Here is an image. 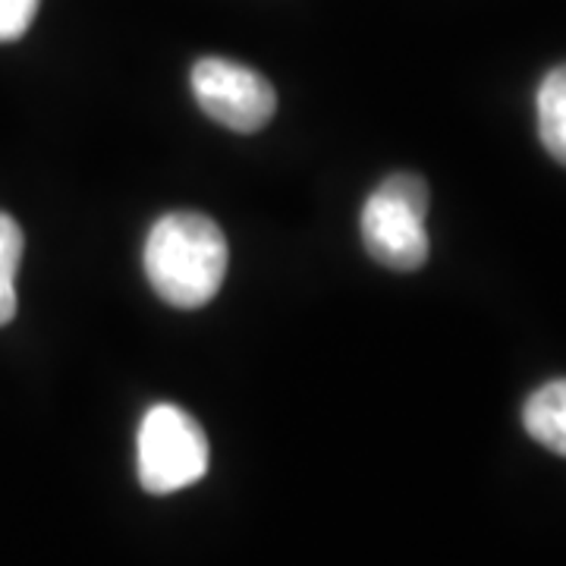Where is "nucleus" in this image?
Returning a JSON list of instances; mask_svg holds the SVG:
<instances>
[{"label":"nucleus","instance_id":"f257e3e1","mask_svg":"<svg viewBox=\"0 0 566 566\" xmlns=\"http://www.w3.org/2000/svg\"><path fill=\"white\" fill-rule=\"evenodd\" d=\"M230 249L218 223L199 211H170L145 240V277L174 308H202L227 277Z\"/></svg>","mask_w":566,"mask_h":566},{"label":"nucleus","instance_id":"f03ea898","mask_svg":"<svg viewBox=\"0 0 566 566\" xmlns=\"http://www.w3.org/2000/svg\"><path fill=\"white\" fill-rule=\"evenodd\" d=\"M428 205L431 192L416 174L387 177L363 208V243L368 255L394 271H416L428 262Z\"/></svg>","mask_w":566,"mask_h":566},{"label":"nucleus","instance_id":"7ed1b4c3","mask_svg":"<svg viewBox=\"0 0 566 566\" xmlns=\"http://www.w3.org/2000/svg\"><path fill=\"white\" fill-rule=\"evenodd\" d=\"M139 482L148 494H174L205 479L211 447L202 424L186 409L158 403L145 412L136 441Z\"/></svg>","mask_w":566,"mask_h":566},{"label":"nucleus","instance_id":"20e7f679","mask_svg":"<svg viewBox=\"0 0 566 566\" xmlns=\"http://www.w3.org/2000/svg\"><path fill=\"white\" fill-rule=\"evenodd\" d=\"M192 95L205 114L233 133H259L277 111V92L262 73L223 57L192 66Z\"/></svg>","mask_w":566,"mask_h":566},{"label":"nucleus","instance_id":"39448f33","mask_svg":"<svg viewBox=\"0 0 566 566\" xmlns=\"http://www.w3.org/2000/svg\"><path fill=\"white\" fill-rule=\"evenodd\" d=\"M523 424L532 441L554 450L557 457H566V378L538 387L528 397Z\"/></svg>","mask_w":566,"mask_h":566},{"label":"nucleus","instance_id":"423d86ee","mask_svg":"<svg viewBox=\"0 0 566 566\" xmlns=\"http://www.w3.org/2000/svg\"><path fill=\"white\" fill-rule=\"evenodd\" d=\"M538 136L554 161L566 167V63L551 70L538 85Z\"/></svg>","mask_w":566,"mask_h":566},{"label":"nucleus","instance_id":"0eeeda50","mask_svg":"<svg viewBox=\"0 0 566 566\" xmlns=\"http://www.w3.org/2000/svg\"><path fill=\"white\" fill-rule=\"evenodd\" d=\"M22 230L10 214L0 211V327L17 315V271L22 262Z\"/></svg>","mask_w":566,"mask_h":566},{"label":"nucleus","instance_id":"6e6552de","mask_svg":"<svg viewBox=\"0 0 566 566\" xmlns=\"http://www.w3.org/2000/svg\"><path fill=\"white\" fill-rule=\"evenodd\" d=\"M35 13H39V0H0V44L22 39Z\"/></svg>","mask_w":566,"mask_h":566}]
</instances>
